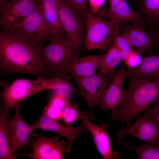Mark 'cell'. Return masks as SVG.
<instances>
[{
    "label": "cell",
    "mask_w": 159,
    "mask_h": 159,
    "mask_svg": "<svg viewBox=\"0 0 159 159\" xmlns=\"http://www.w3.org/2000/svg\"><path fill=\"white\" fill-rule=\"evenodd\" d=\"M44 46L21 33L1 31V74L21 73L37 78H51L44 56Z\"/></svg>",
    "instance_id": "6da1fadb"
},
{
    "label": "cell",
    "mask_w": 159,
    "mask_h": 159,
    "mask_svg": "<svg viewBox=\"0 0 159 159\" xmlns=\"http://www.w3.org/2000/svg\"><path fill=\"white\" fill-rule=\"evenodd\" d=\"M130 77V83L125 90L119 109L111 111L113 120H120L121 128L124 129L141 112L156 102L159 97V78L150 81L138 80Z\"/></svg>",
    "instance_id": "7a4b0ae2"
},
{
    "label": "cell",
    "mask_w": 159,
    "mask_h": 159,
    "mask_svg": "<svg viewBox=\"0 0 159 159\" xmlns=\"http://www.w3.org/2000/svg\"><path fill=\"white\" fill-rule=\"evenodd\" d=\"M63 89L77 93L67 80L57 78H37L36 80L19 79L6 87L1 93L6 117L18 103L38 92L45 90Z\"/></svg>",
    "instance_id": "3957f363"
},
{
    "label": "cell",
    "mask_w": 159,
    "mask_h": 159,
    "mask_svg": "<svg viewBox=\"0 0 159 159\" xmlns=\"http://www.w3.org/2000/svg\"><path fill=\"white\" fill-rule=\"evenodd\" d=\"M43 48L44 56L50 76L66 80V66L78 57V53L67 36L52 38Z\"/></svg>",
    "instance_id": "277c9868"
},
{
    "label": "cell",
    "mask_w": 159,
    "mask_h": 159,
    "mask_svg": "<svg viewBox=\"0 0 159 159\" xmlns=\"http://www.w3.org/2000/svg\"><path fill=\"white\" fill-rule=\"evenodd\" d=\"M114 20H106L89 12L85 19V47L89 51H107L113 40L111 26Z\"/></svg>",
    "instance_id": "5b68a950"
},
{
    "label": "cell",
    "mask_w": 159,
    "mask_h": 159,
    "mask_svg": "<svg viewBox=\"0 0 159 159\" xmlns=\"http://www.w3.org/2000/svg\"><path fill=\"white\" fill-rule=\"evenodd\" d=\"M55 0L63 28L78 54L85 47V20L63 0Z\"/></svg>",
    "instance_id": "8992f818"
},
{
    "label": "cell",
    "mask_w": 159,
    "mask_h": 159,
    "mask_svg": "<svg viewBox=\"0 0 159 159\" xmlns=\"http://www.w3.org/2000/svg\"><path fill=\"white\" fill-rule=\"evenodd\" d=\"M37 4L38 0H0L1 31L11 32L34 10Z\"/></svg>",
    "instance_id": "52a82bcc"
},
{
    "label": "cell",
    "mask_w": 159,
    "mask_h": 159,
    "mask_svg": "<svg viewBox=\"0 0 159 159\" xmlns=\"http://www.w3.org/2000/svg\"><path fill=\"white\" fill-rule=\"evenodd\" d=\"M114 76L103 77L95 73L85 77H74L88 106L87 115L92 119L95 117L92 109L98 105L101 96Z\"/></svg>",
    "instance_id": "ba28073f"
},
{
    "label": "cell",
    "mask_w": 159,
    "mask_h": 159,
    "mask_svg": "<svg viewBox=\"0 0 159 159\" xmlns=\"http://www.w3.org/2000/svg\"><path fill=\"white\" fill-rule=\"evenodd\" d=\"M36 137V139L32 138L30 139L29 147L33 151L28 153L19 154L18 156H27L34 159H63V154L65 152L67 145L65 142H60L59 138L61 136L58 135L54 138H50L32 132Z\"/></svg>",
    "instance_id": "9c48e42d"
},
{
    "label": "cell",
    "mask_w": 159,
    "mask_h": 159,
    "mask_svg": "<svg viewBox=\"0 0 159 159\" xmlns=\"http://www.w3.org/2000/svg\"><path fill=\"white\" fill-rule=\"evenodd\" d=\"M130 134L148 143L159 145V126L145 114L133 124L128 125L121 132L117 134V141L120 143L126 134Z\"/></svg>",
    "instance_id": "30bf717a"
},
{
    "label": "cell",
    "mask_w": 159,
    "mask_h": 159,
    "mask_svg": "<svg viewBox=\"0 0 159 159\" xmlns=\"http://www.w3.org/2000/svg\"><path fill=\"white\" fill-rule=\"evenodd\" d=\"M119 26L122 36L131 46L142 54L146 52L148 55H153V40L145 24H131L129 21L121 20Z\"/></svg>",
    "instance_id": "8fae6325"
},
{
    "label": "cell",
    "mask_w": 159,
    "mask_h": 159,
    "mask_svg": "<svg viewBox=\"0 0 159 159\" xmlns=\"http://www.w3.org/2000/svg\"><path fill=\"white\" fill-rule=\"evenodd\" d=\"M9 32L21 33L43 44L52 38L44 22L38 4L30 14Z\"/></svg>",
    "instance_id": "7c38bea8"
},
{
    "label": "cell",
    "mask_w": 159,
    "mask_h": 159,
    "mask_svg": "<svg viewBox=\"0 0 159 159\" xmlns=\"http://www.w3.org/2000/svg\"><path fill=\"white\" fill-rule=\"evenodd\" d=\"M22 105L17 103L14 108L15 110L14 116L10 119L6 117L10 143L13 153L17 151H20L22 147L30 145L28 138L32 131L29 125L26 123L21 118V111Z\"/></svg>",
    "instance_id": "4fadbf2b"
},
{
    "label": "cell",
    "mask_w": 159,
    "mask_h": 159,
    "mask_svg": "<svg viewBox=\"0 0 159 159\" xmlns=\"http://www.w3.org/2000/svg\"><path fill=\"white\" fill-rule=\"evenodd\" d=\"M31 130L41 129L43 130H48L56 132L58 134L65 137L67 140V147L66 152L69 153L71 145L77 136L83 131H88L84 123L77 127H74L71 125L66 127L46 115L43 112L39 118L34 122L29 125Z\"/></svg>",
    "instance_id": "5bb4252c"
},
{
    "label": "cell",
    "mask_w": 159,
    "mask_h": 159,
    "mask_svg": "<svg viewBox=\"0 0 159 159\" xmlns=\"http://www.w3.org/2000/svg\"><path fill=\"white\" fill-rule=\"evenodd\" d=\"M131 74L130 71L125 70L123 67L115 73L100 98L98 105L102 110L111 109L113 111L120 103L125 90L123 87L124 81Z\"/></svg>",
    "instance_id": "9a60e30c"
},
{
    "label": "cell",
    "mask_w": 159,
    "mask_h": 159,
    "mask_svg": "<svg viewBox=\"0 0 159 159\" xmlns=\"http://www.w3.org/2000/svg\"><path fill=\"white\" fill-rule=\"evenodd\" d=\"M87 113L82 111L81 118L92 137L97 149L104 159H119L120 155L117 151L112 152L110 141L105 128L106 125L99 127L94 124L88 119Z\"/></svg>",
    "instance_id": "2e32d148"
},
{
    "label": "cell",
    "mask_w": 159,
    "mask_h": 159,
    "mask_svg": "<svg viewBox=\"0 0 159 159\" xmlns=\"http://www.w3.org/2000/svg\"><path fill=\"white\" fill-rule=\"evenodd\" d=\"M38 4L44 22L52 38L66 35L60 20L55 0H38Z\"/></svg>",
    "instance_id": "e0dca14e"
},
{
    "label": "cell",
    "mask_w": 159,
    "mask_h": 159,
    "mask_svg": "<svg viewBox=\"0 0 159 159\" xmlns=\"http://www.w3.org/2000/svg\"><path fill=\"white\" fill-rule=\"evenodd\" d=\"M97 14L98 16L104 19L126 21L140 25L145 24L142 17L130 9L126 0H122L112 8L104 7Z\"/></svg>",
    "instance_id": "ac0fdd59"
},
{
    "label": "cell",
    "mask_w": 159,
    "mask_h": 159,
    "mask_svg": "<svg viewBox=\"0 0 159 159\" xmlns=\"http://www.w3.org/2000/svg\"><path fill=\"white\" fill-rule=\"evenodd\" d=\"M103 57L104 54L83 57L78 56L66 66V71L73 77H85L92 75L99 68Z\"/></svg>",
    "instance_id": "d6986e66"
},
{
    "label": "cell",
    "mask_w": 159,
    "mask_h": 159,
    "mask_svg": "<svg viewBox=\"0 0 159 159\" xmlns=\"http://www.w3.org/2000/svg\"><path fill=\"white\" fill-rule=\"evenodd\" d=\"M135 10L143 17L149 33L159 30V0H140Z\"/></svg>",
    "instance_id": "ffe728a7"
},
{
    "label": "cell",
    "mask_w": 159,
    "mask_h": 159,
    "mask_svg": "<svg viewBox=\"0 0 159 159\" xmlns=\"http://www.w3.org/2000/svg\"><path fill=\"white\" fill-rule=\"evenodd\" d=\"M130 72L129 77L136 79L150 81L159 78V54L144 57Z\"/></svg>",
    "instance_id": "44dd1931"
},
{
    "label": "cell",
    "mask_w": 159,
    "mask_h": 159,
    "mask_svg": "<svg viewBox=\"0 0 159 159\" xmlns=\"http://www.w3.org/2000/svg\"><path fill=\"white\" fill-rule=\"evenodd\" d=\"M55 90L43 112L49 117L57 120L62 118L63 109L68 102L69 92H70L63 89Z\"/></svg>",
    "instance_id": "7402d4cb"
},
{
    "label": "cell",
    "mask_w": 159,
    "mask_h": 159,
    "mask_svg": "<svg viewBox=\"0 0 159 159\" xmlns=\"http://www.w3.org/2000/svg\"><path fill=\"white\" fill-rule=\"evenodd\" d=\"M121 61L119 51L113 44L107 52L104 54L98 74L103 77L114 76V72Z\"/></svg>",
    "instance_id": "603a6c76"
},
{
    "label": "cell",
    "mask_w": 159,
    "mask_h": 159,
    "mask_svg": "<svg viewBox=\"0 0 159 159\" xmlns=\"http://www.w3.org/2000/svg\"><path fill=\"white\" fill-rule=\"evenodd\" d=\"M10 143L9 132L6 123L5 111L3 107L0 111V159H14L15 155L12 151Z\"/></svg>",
    "instance_id": "cb8c5ba5"
},
{
    "label": "cell",
    "mask_w": 159,
    "mask_h": 159,
    "mask_svg": "<svg viewBox=\"0 0 159 159\" xmlns=\"http://www.w3.org/2000/svg\"><path fill=\"white\" fill-rule=\"evenodd\" d=\"M125 146L127 148L134 149L138 159H159V145L148 143L135 146L127 143Z\"/></svg>",
    "instance_id": "d4e9b609"
},
{
    "label": "cell",
    "mask_w": 159,
    "mask_h": 159,
    "mask_svg": "<svg viewBox=\"0 0 159 159\" xmlns=\"http://www.w3.org/2000/svg\"><path fill=\"white\" fill-rule=\"evenodd\" d=\"M121 20H114L111 30L113 40V44L119 51H126L132 49L131 46L120 33L119 24Z\"/></svg>",
    "instance_id": "484cf974"
},
{
    "label": "cell",
    "mask_w": 159,
    "mask_h": 159,
    "mask_svg": "<svg viewBox=\"0 0 159 159\" xmlns=\"http://www.w3.org/2000/svg\"><path fill=\"white\" fill-rule=\"evenodd\" d=\"M81 113L76 104L68 102L63 109L62 118L66 124L70 125L81 118Z\"/></svg>",
    "instance_id": "4316f807"
},
{
    "label": "cell",
    "mask_w": 159,
    "mask_h": 159,
    "mask_svg": "<svg viewBox=\"0 0 159 159\" xmlns=\"http://www.w3.org/2000/svg\"><path fill=\"white\" fill-rule=\"evenodd\" d=\"M79 16L85 20L90 12L88 0H63Z\"/></svg>",
    "instance_id": "83f0119b"
},
{
    "label": "cell",
    "mask_w": 159,
    "mask_h": 159,
    "mask_svg": "<svg viewBox=\"0 0 159 159\" xmlns=\"http://www.w3.org/2000/svg\"><path fill=\"white\" fill-rule=\"evenodd\" d=\"M142 54L137 49H132L128 56L123 61L129 71H131L140 64L142 59L140 55Z\"/></svg>",
    "instance_id": "f1b7e54d"
},
{
    "label": "cell",
    "mask_w": 159,
    "mask_h": 159,
    "mask_svg": "<svg viewBox=\"0 0 159 159\" xmlns=\"http://www.w3.org/2000/svg\"><path fill=\"white\" fill-rule=\"evenodd\" d=\"M145 111L144 113L152 118L159 126V97L152 107L148 108Z\"/></svg>",
    "instance_id": "f546056e"
},
{
    "label": "cell",
    "mask_w": 159,
    "mask_h": 159,
    "mask_svg": "<svg viewBox=\"0 0 159 159\" xmlns=\"http://www.w3.org/2000/svg\"><path fill=\"white\" fill-rule=\"evenodd\" d=\"M90 5V12L93 14L97 13L100 8L105 4L106 0H88Z\"/></svg>",
    "instance_id": "4dcf8cb0"
},
{
    "label": "cell",
    "mask_w": 159,
    "mask_h": 159,
    "mask_svg": "<svg viewBox=\"0 0 159 159\" xmlns=\"http://www.w3.org/2000/svg\"><path fill=\"white\" fill-rule=\"evenodd\" d=\"M122 0H110V8H112L118 4Z\"/></svg>",
    "instance_id": "1f68e13d"
},
{
    "label": "cell",
    "mask_w": 159,
    "mask_h": 159,
    "mask_svg": "<svg viewBox=\"0 0 159 159\" xmlns=\"http://www.w3.org/2000/svg\"><path fill=\"white\" fill-rule=\"evenodd\" d=\"M134 0L136 3L138 2V1H140V0Z\"/></svg>",
    "instance_id": "d6a6232c"
},
{
    "label": "cell",
    "mask_w": 159,
    "mask_h": 159,
    "mask_svg": "<svg viewBox=\"0 0 159 159\" xmlns=\"http://www.w3.org/2000/svg\"><path fill=\"white\" fill-rule=\"evenodd\" d=\"M3 1H9V0H1Z\"/></svg>",
    "instance_id": "836d02e7"
},
{
    "label": "cell",
    "mask_w": 159,
    "mask_h": 159,
    "mask_svg": "<svg viewBox=\"0 0 159 159\" xmlns=\"http://www.w3.org/2000/svg\"><path fill=\"white\" fill-rule=\"evenodd\" d=\"M158 54H159V52H158Z\"/></svg>",
    "instance_id": "e575fe53"
}]
</instances>
